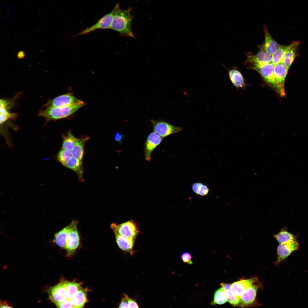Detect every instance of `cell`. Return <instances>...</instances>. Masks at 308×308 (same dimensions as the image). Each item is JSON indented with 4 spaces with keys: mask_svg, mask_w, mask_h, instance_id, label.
Returning <instances> with one entry per match:
<instances>
[{
    "mask_svg": "<svg viewBox=\"0 0 308 308\" xmlns=\"http://www.w3.org/2000/svg\"><path fill=\"white\" fill-rule=\"evenodd\" d=\"M229 78L233 84L237 88H242L245 84L242 74L238 70L234 69L228 70Z\"/></svg>",
    "mask_w": 308,
    "mask_h": 308,
    "instance_id": "23",
    "label": "cell"
},
{
    "mask_svg": "<svg viewBox=\"0 0 308 308\" xmlns=\"http://www.w3.org/2000/svg\"><path fill=\"white\" fill-rule=\"evenodd\" d=\"M129 308H139V307L136 302L133 299L129 297L128 299Z\"/></svg>",
    "mask_w": 308,
    "mask_h": 308,
    "instance_id": "37",
    "label": "cell"
},
{
    "mask_svg": "<svg viewBox=\"0 0 308 308\" xmlns=\"http://www.w3.org/2000/svg\"><path fill=\"white\" fill-rule=\"evenodd\" d=\"M0 307L1 308H12L13 307L9 304L7 302L5 301H1L0 302Z\"/></svg>",
    "mask_w": 308,
    "mask_h": 308,
    "instance_id": "39",
    "label": "cell"
},
{
    "mask_svg": "<svg viewBox=\"0 0 308 308\" xmlns=\"http://www.w3.org/2000/svg\"><path fill=\"white\" fill-rule=\"evenodd\" d=\"M274 237L279 244L287 243L297 240L296 237L284 229H282Z\"/></svg>",
    "mask_w": 308,
    "mask_h": 308,
    "instance_id": "25",
    "label": "cell"
},
{
    "mask_svg": "<svg viewBox=\"0 0 308 308\" xmlns=\"http://www.w3.org/2000/svg\"><path fill=\"white\" fill-rule=\"evenodd\" d=\"M247 59L249 62L253 65H264L271 62V55L261 47L256 54H248Z\"/></svg>",
    "mask_w": 308,
    "mask_h": 308,
    "instance_id": "14",
    "label": "cell"
},
{
    "mask_svg": "<svg viewBox=\"0 0 308 308\" xmlns=\"http://www.w3.org/2000/svg\"><path fill=\"white\" fill-rule=\"evenodd\" d=\"M67 298L71 299L75 294L81 288V283L73 282H65Z\"/></svg>",
    "mask_w": 308,
    "mask_h": 308,
    "instance_id": "28",
    "label": "cell"
},
{
    "mask_svg": "<svg viewBox=\"0 0 308 308\" xmlns=\"http://www.w3.org/2000/svg\"><path fill=\"white\" fill-rule=\"evenodd\" d=\"M287 46L280 45L271 55V63L274 65L282 62Z\"/></svg>",
    "mask_w": 308,
    "mask_h": 308,
    "instance_id": "27",
    "label": "cell"
},
{
    "mask_svg": "<svg viewBox=\"0 0 308 308\" xmlns=\"http://www.w3.org/2000/svg\"><path fill=\"white\" fill-rule=\"evenodd\" d=\"M123 137V135L119 132H117L114 137L115 140L117 142L121 143Z\"/></svg>",
    "mask_w": 308,
    "mask_h": 308,
    "instance_id": "38",
    "label": "cell"
},
{
    "mask_svg": "<svg viewBox=\"0 0 308 308\" xmlns=\"http://www.w3.org/2000/svg\"><path fill=\"white\" fill-rule=\"evenodd\" d=\"M65 166L75 171L77 174L80 181L82 182L84 181L83 177V169L82 160L72 156L66 162Z\"/></svg>",
    "mask_w": 308,
    "mask_h": 308,
    "instance_id": "19",
    "label": "cell"
},
{
    "mask_svg": "<svg viewBox=\"0 0 308 308\" xmlns=\"http://www.w3.org/2000/svg\"><path fill=\"white\" fill-rule=\"evenodd\" d=\"M263 27L265 34V40L261 47L268 53L271 55L278 48L280 45L272 38L268 30L267 26L264 25Z\"/></svg>",
    "mask_w": 308,
    "mask_h": 308,
    "instance_id": "16",
    "label": "cell"
},
{
    "mask_svg": "<svg viewBox=\"0 0 308 308\" xmlns=\"http://www.w3.org/2000/svg\"><path fill=\"white\" fill-rule=\"evenodd\" d=\"M275 66L271 63L264 65H253L252 68L257 71L268 84L277 91V86L275 78Z\"/></svg>",
    "mask_w": 308,
    "mask_h": 308,
    "instance_id": "6",
    "label": "cell"
},
{
    "mask_svg": "<svg viewBox=\"0 0 308 308\" xmlns=\"http://www.w3.org/2000/svg\"><path fill=\"white\" fill-rule=\"evenodd\" d=\"M5 7L6 8L7 11V16L6 18V19L8 20L10 18L11 15L10 11L9 8L8 6H5Z\"/></svg>",
    "mask_w": 308,
    "mask_h": 308,
    "instance_id": "41",
    "label": "cell"
},
{
    "mask_svg": "<svg viewBox=\"0 0 308 308\" xmlns=\"http://www.w3.org/2000/svg\"><path fill=\"white\" fill-rule=\"evenodd\" d=\"M220 285L224 290L227 301L233 306L240 305L239 302L235 297L231 290L230 288L231 284L222 283Z\"/></svg>",
    "mask_w": 308,
    "mask_h": 308,
    "instance_id": "29",
    "label": "cell"
},
{
    "mask_svg": "<svg viewBox=\"0 0 308 308\" xmlns=\"http://www.w3.org/2000/svg\"><path fill=\"white\" fill-rule=\"evenodd\" d=\"M117 244L122 250L127 252L132 251L135 238L125 237L115 234Z\"/></svg>",
    "mask_w": 308,
    "mask_h": 308,
    "instance_id": "20",
    "label": "cell"
},
{
    "mask_svg": "<svg viewBox=\"0 0 308 308\" xmlns=\"http://www.w3.org/2000/svg\"><path fill=\"white\" fill-rule=\"evenodd\" d=\"M299 245L297 240L284 244H280L277 249L276 263L278 264L287 258L293 252L297 250Z\"/></svg>",
    "mask_w": 308,
    "mask_h": 308,
    "instance_id": "10",
    "label": "cell"
},
{
    "mask_svg": "<svg viewBox=\"0 0 308 308\" xmlns=\"http://www.w3.org/2000/svg\"><path fill=\"white\" fill-rule=\"evenodd\" d=\"M84 103L82 101L76 98L72 94L68 93L48 100L44 106L46 108H56Z\"/></svg>",
    "mask_w": 308,
    "mask_h": 308,
    "instance_id": "7",
    "label": "cell"
},
{
    "mask_svg": "<svg viewBox=\"0 0 308 308\" xmlns=\"http://www.w3.org/2000/svg\"><path fill=\"white\" fill-rule=\"evenodd\" d=\"M119 7V4L118 3L117 4L114 8L110 13L102 17L93 25L82 30L77 34L76 36L87 34L99 29L110 28L114 17Z\"/></svg>",
    "mask_w": 308,
    "mask_h": 308,
    "instance_id": "3",
    "label": "cell"
},
{
    "mask_svg": "<svg viewBox=\"0 0 308 308\" xmlns=\"http://www.w3.org/2000/svg\"><path fill=\"white\" fill-rule=\"evenodd\" d=\"M181 257L183 262L189 264H193L192 256L189 252L185 251L181 255Z\"/></svg>",
    "mask_w": 308,
    "mask_h": 308,
    "instance_id": "32",
    "label": "cell"
},
{
    "mask_svg": "<svg viewBox=\"0 0 308 308\" xmlns=\"http://www.w3.org/2000/svg\"><path fill=\"white\" fill-rule=\"evenodd\" d=\"M70 300L75 308H80L83 307L87 301L86 291L81 288Z\"/></svg>",
    "mask_w": 308,
    "mask_h": 308,
    "instance_id": "22",
    "label": "cell"
},
{
    "mask_svg": "<svg viewBox=\"0 0 308 308\" xmlns=\"http://www.w3.org/2000/svg\"><path fill=\"white\" fill-rule=\"evenodd\" d=\"M89 138V137L84 136L80 138H78L71 151L73 157L82 160L84 155V145Z\"/></svg>",
    "mask_w": 308,
    "mask_h": 308,
    "instance_id": "21",
    "label": "cell"
},
{
    "mask_svg": "<svg viewBox=\"0 0 308 308\" xmlns=\"http://www.w3.org/2000/svg\"><path fill=\"white\" fill-rule=\"evenodd\" d=\"M256 280V278H252L236 281L231 284V290L239 303L240 296L243 291Z\"/></svg>",
    "mask_w": 308,
    "mask_h": 308,
    "instance_id": "15",
    "label": "cell"
},
{
    "mask_svg": "<svg viewBox=\"0 0 308 308\" xmlns=\"http://www.w3.org/2000/svg\"><path fill=\"white\" fill-rule=\"evenodd\" d=\"M85 104L84 103L60 107L46 108L40 111L38 116L47 121L61 119L72 114Z\"/></svg>",
    "mask_w": 308,
    "mask_h": 308,
    "instance_id": "2",
    "label": "cell"
},
{
    "mask_svg": "<svg viewBox=\"0 0 308 308\" xmlns=\"http://www.w3.org/2000/svg\"><path fill=\"white\" fill-rule=\"evenodd\" d=\"M62 137L63 141L62 148L71 151L78 138L74 136L70 131L63 134Z\"/></svg>",
    "mask_w": 308,
    "mask_h": 308,
    "instance_id": "26",
    "label": "cell"
},
{
    "mask_svg": "<svg viewBox=\"0 0 308 308\" xmlns=\"http://www.w3.org/2000/svg\"><path fill=\"white\" fill-rule=\"evenodd\" d=\"M25 53L23 50L19 51L17 53L16 56L19 59H22L25 56Z\"/></svg>",
    "mask_w": 308,
    "mask_h": 308,
    "instance_id": "40",
    "label": "cell"
},
{
    "mask_svg": "<svg viewBox=\"0 0 308 308\" xmlns=\"http://www.w3.org/2000/svg\"><path fill=\"white\" fill-rule=\"evenodd\" d=\"M151 121L153 131L163 138L182 130L181 127L175 126L162 120L151 119Z\"/></svg>",
    "mask_w": 308,
    "mask_h": 308,
    "instance_id": "5",
    "label": "cell"
},
{
    "mask_svg": "<svg viewBox=\"0 0 308 308\" xmlns=\"http://www.w3.org/2000/svg\"><path fill=\"white\" fill-rule=\"evenodd\" d=\"M288 72L282 62H280L274 66V76L277 86V91L281 97L285 95L284 83Z\"/></svg>",
    "mask_w": 308,
    "mask_h": 308,
    "instance_id": "9",
    "label": "cell"
},
{
    "mask_svg": "<svg viewBox=\"0 0 308 308\" xmlns=\"http://www.w3.org/2000/svg\"><path fill=\"white\" fill-rule=\"evenodd\" d=\"M299 44L298 41H295L287 45L282 62L287 72L294 60L296 48Z\"/></svg>",
    "mask_w": 308,
    "mask_h": 308,
    "instance_id": "17",
    "label": "cell"
},
{
    "mask_svg": "<svg viewBox=\"0 0 308 308\" xmlns=\"http://www.w3.org/2000/svg\"><path fill=\"white\" fill-rule=\"evenodd\" d=\"M72 156L70 151L62 148L59 151L57 158L58 161L65 166L66 162Z\"/></svg>",
    "mask_w": 308,
    "mask_h": 308,
    "instance_id": "31",
    "label": "cell"
},
{
    "mask_svg": "<svg viewBox=\"0 0 308 308\" xmlns=\"http://www.w3.org/2000/svg\"><path fill=\"white\" fill-rule=\"evenodd\" d=\"M227 301V298L224 290L223 287H221L215 291L212 304L222 305L225 303Z\"/></svg>",
    "mask_w": 308,
    "mask_h": 308,
    "instance_id": "30",
    "label": "cell"
},
{
    "mask_svg": "<svg viewBox=\"0 0 308 308\" xmlns=\"http://www.w3.org/2000/svg\"><path fill=\"white\" fill-rule=\"evenodd\" d=\"M131 10V8L122 10L119 7L114 17L110 29L118 32L121 36L134 38L131 28L133 16Z\"/></svg>",
    "mask_w": 308,
    "mask_h": 308,
    "instance_id": "1",
    "label": "cell"
},
{
    "mask_svg": "<svg viewBox=\"0 0 308 308\" xmlns=\"http://www.w3.org/2000/svg\"><path fill=\"white\" fill-rule=\"evenodd\" d=\"M55 304L58 308H75L71 300L68 299Z\"/></svg>",
    "mask_w": 308,
    "mask_h": 308,
    "instance_id": "33",
    "label": "cell"
},
{
    "mask_svg": "<svg viewBox=\"0 0 308 308\" xmlns=\"http://www.w3.org/2000/svg\"><path fill=\"white\" fill-rule=\"evenodd\" d=\"M65 283V282H61L48 290L50 300L55 304L67 299Z\"/></svg>",
    "mask_w": 308,
    "mask_h": 308,
    "instance_id": "12",
    "label": "cell"
},
{
    "mask_svg": "<svg viewBox=\"0 0 308 308\" xmlns=\"http://www.w3.org/2000/svg\"><path fill=\"white\" fill-rule=\"evenodd\" d=\"M14 100H0V124H2L9 119L14 118L16 114L11 113L9 111V109L13 105Z\"/></svg>",
    "mask_w": 308,
    "mask_h": 308,
    "instance_id": "18",
    "label": "cell"
},
{
    "mask_svg": "<svg viewBox=\"0 0 308 308\" xmlns=\"http://www.w3.org/2000/svg\"><path fill=\"white\" fill-rule=\"evenodd\" d=\"M163 138L153 131L148 136L144 145L145 159L148 161L151 159V155L154 149L161 142Z\"/></svg>",
    "mask_w": 308,
    "mask_h": 308,
    "instance_id": "11",
    "label": "cell"
},
{
    "mask_svg": "<svg viewBox=\"0 0 308 308\" xmlns=\"http://www.w3.org/2000/svg\"><path fill=\"white\" fill-rule=\"evenodd\" d=\"M258 286L252 284L245 289L240 299V305L242 307L251 306L255 301Z\"/></svg>",
    "mask_w": 308,
    "mask_h": 308,
    "instance_id": "13",
    "label": "cell"
},
{
    "mask_svg": "<svg viewBox=\"0 0 308 308\" xmlns=\"http://www.w3.org/2000/svg\"><path fill=\"white\" fill-rule=\"evenodd\" d=\"M69 225L56 233L54 238V242L59 246L65 248L69 230Z\"/></svg>",
    "mask_w": 308,
    "mask_h": 308,
    "instance_id": "24",
    "label": "cell"
},
{
    "mask_svg": "<svg viewBox=\"0 0 308 308\" xmlns=\"http://www.w3.org/2000/svg\"><path fill=\"white\" fill-rule=\"evenodd\" d=\"M203 184L202 183L199 182L194 183L192 186L193 190L196 194L199 195Z\"/></svg>",
    "mask_w": 308,
    "mask_h": 308,
    "instance_id": "35",
    "label": "cell"
},
{
    "mask_svg": "<svg viewBox=\"0 0 308 308\" xmlns=\"http://www.w3.org/2000/svg\"><path fill=\"white\" fill-rule=\"evenodd\" d=\"M77 221L74 220L69 225L65 249L69 252L75 251L80 245V238L77 228Z\"/></svg>",
    "mask_w": 308,
    "mask_h": 308,
    "instance_id": "8",
    "label": "cell"
},
{
    "mask_svg": "<svg viewBox=\"0 0 308 308\" xmlns=\"http://www.w3.org/2000/svg\"><path fill=\"white\" fill-rule=\"evenodd\" d=\"M209 191V189L207 186L203 184L199 195L202 196H206L208 194Z\"/></svg>",
    "mask_w": 308,
    "mask_h": 308,
    "instance_id": "36",
    "label": "cell"
},
{
    "mask_svg": "<svg viewBox=\"0 0 308 308\" xmlns=\"http://www.w3.org/2000/svg\"><path fill=\"white\" fill-rule=\"evenodd\" d=\"M128 297H129L126 294H123L121 302L119 305V308H129Z\"/></svg>",
    "mask_w": 308,
    "mask_h": 308,
    "instance_id": "34",
    "label": "cell"
},
{
    "mask_svg": "<svg viewBox=\"0 0 308 308\" xmlns=\"http://www.w3.org/2000/svg\"><path fill=\"white\" fill-rule=\"evenodd\" d=\"M111 227L115 234L127 238H135L139 233L136 224L132 220H129L119 224L112 223Z\"/></svg>",
    "mask_w": 308,
    "mask_h": 308,
    "instance_id": "4",
    "label": "cell"
}]
</instances>
